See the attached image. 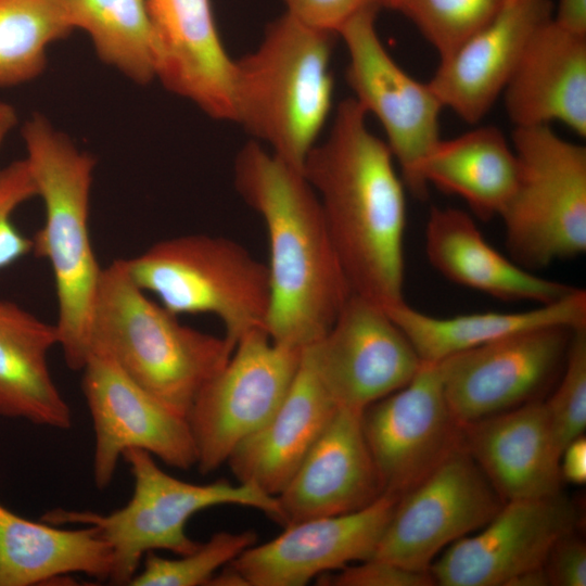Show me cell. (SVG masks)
Returning <instances> with one entry per match:
<instances>
[{
	"instance_id": "5",
	"label": "cell",
	"mask_w": 586,
	"mask_h": 586,
	"mask_svg": "<svg viewBox=\"0 0 586 586\" xmlns=\"http://www.w3.org/2000/svg\"><path fill=\"white\" fill-rule=\"evenodd\" d=\"M334 37L284 13L253 52L233 59V122L302 173L331 111Z\"/></svg>"
},
{
	"instance_id": "35",
	"label": "cell",
	"mask_w": 586,
	"mask_h": 586,
	"mask_svg": "<svg viewBox=\"0 0 586 586\" xmlns=\"http://www.w3.org/2000/svg\"><path fill=\"white\" fill-rule=\"evenodd\" d=\"M318 584L329 586H431L430 573L412 571L391 562L369 558L345 565L317 577Z\"/></svg>"
},
{
	"instance_id": "15",
	"label": "cell",
	"mask_w": 586,
	"mask_h": 586,
	"mask_svg": "<svg viewBox=\"0 0 586 586\" xmlns=\"http://www.w3.org/2000/svg\"><path fill=\"white\" fill-rule=\"evenodd\" d=\"M304 349L335 405L361 412L405 386L422 364L386 310L353 293L329 330Z\"/></svg>"
},
{
	"instance_id": "24",
	"label": "cell",
	"mask_w": 586,
	"mask_h": 586,
	"mask_svg": "<svg viewBox=\"0 0 586 586\" xmlns=\"http://www.w3.org/2000/svg\"><path fill=\"white\" fill-rule=\"evenodd\" d=\"M424 241L428 259L442 276L498 300L540 305L561 300L575 290L539 277L502 255L462 209L432 207Z\"/></svg>"
},
{
	"instance_id": "4",
	"label": "cell",
	"mask_w": 586,
	"mask_h": 586,
	"mask_svg": "<svg viewBox=\"0 0 586 586\" xmlns=\"http://www.w3.org/2000/svg\"><path fill=\"white\" fill-rule=\"evenodd\" d=\"M232 344L182 324L131 279L125 260L101 270L89 354L110 357L132 381L188 418L202 387L226 365Z\"/></svg>"
},
{
	"instance_id": "7",
	"label": "cell",
	"mask_w": 586,
	"mask_h": 586,
	"mask_svg": "<svg viewBox=\"0 0 586 586\" xmlns=\"http://www.w3.org/2000/svg\"><path fill=\"white\" fill-rule=\"evenodd\" d=\"M124 260L135 283L170 313L216 316L233 347L247 333L266 331L268 267L232 239L180 235Z\"/></svg>"
},
{
	"instance_id": "31",
	"label": "cell",
	"mask_w": 586,
	"mask_h": 586,
	"mask_svg": "<svg viewBox=\"0 0 586 586\" xmlns=\"http://www.w3.org/2000/svg\"><path fill=\"white\" fill-rule=\"evenodd\" d=\"M254 531L238 533L221 531L204 544L176 559L148 552L142 569L136 573L130 586H208L214 575L231 563L244 550L257 543Z\"/></svg>"
},
{
	"instance_id": "32",
	"label": "cell",
	"mask_w": 586,
	"mask_h": 586,
	"mask_svg": "<svg viewBox=\"0 0 586 586\" xmlns=\"http://www.w3.org/2000/svg\"><path fill=\"white\" fill-rule=\"evenodd\" d=\"M507 2L508 0H399L395 10L416 25L443 60L489 24Z\"/></svg>"
},
{
	"instance_id": "11",
	"label": "cell",
	"mask_w": 586,
	"mask_h": 586,
	"mask_svg": "<svg viewBox=\"0 0 586 586\" xmlns=\"http://www.w3.org/2000/svg\"><path fill=\"white\" fill-rule=\"evenodd\" d=\"M505 501L460 447L398 497L372 558L428 572L448 546L486 525Z\"/></svg>"
},
{
	"instance_id": "8",
	"label": "cell",
	"mask_w": 586,
	"mask_h": 586,
	"mask_svg": "<svg viewBox=\"0 0 586 586\" xmlns=\"http://www.w3.org/2000/svg\"><path fill=\"white\" fill-rule=\"evenodd\" d=\"M518 177L499 215L510 258L540 269L586 251V149L549 125L515 127Z\"/></svg>"
},
{
	"instance_id": "26",
	"label": "cell",
	"mask_w": 586,
	"mask_h": 586,
	"mask_svg": "<svg viewBox=\"0 0 586 586\" xmlns=\"http://www.w3.org/2000/svg\"><path fill=\"white\" fill-rule=\"evenodd\" d=\"M25 519L0 504V586H35L85 574L109 581L113 558L93 526Z\"/></svg>"
},
{
	"instance_id": "9",
	"label": "cell",
	"mask_w": 586,
	"mask_h": 586,
	"mask_svg": "<svg viewBox=\"0 0 586 586\" xmlns=\"http://www.w3.org/2000/svg\"><path fill=\"white\" fill-rule=\"evenodd\" d=\"M303 349L275 342L264 330L237 342L188 415L202 474L227 463L235 447L270 419L294 381Z\"/></svg>"
},
{
	"instance_id": "1",
	"label": "cell",
	"mask_w": 586,
	"mask_h": 586,
	"mask_svg": "<svg viewBox=\"0 0 586 586\" xmlns=\"http://www.w3.org/2000/svg\"><path fill=\"white\" fill-rule=\"evenodd\" d=\"M367 116L354 98L340 102L303 174L352 293L385 308L404 301L406 200L392 152L370 131Z\"/></svg>"
},
{
	"instance_id": "28",
	"label": "cell",
	"mask_w": 586,
	"mask_h": 586,
	"mask_svg": "<svg viewBox=\"0 0 586 586\" xmlns=\"http://www.w3.org/2000/svg\"><path fill=\"white\" fill-rule=\"evenodd\" d=\"M424 183L460 196L480 218L499 216L518 177L513 148L495 126L440 139L421 166Z\"/></svg>"
},
{
	"instance_id": "10",
	"label": "cell",
	"mask_w": 586,
	"mask_h": 586,
	"mask_svg": "<svg viewBox=\"0 0 586 586\" xmlns=\"http://www.w3.org/2000/svg\"><path fill=\"white\" fill-rule=\"evenodd\" d=\"M379 11L358 13L339 31L348 52L346 78L354 99L382 125L405 184L422 199L429 187L421 166L441 139L438 118L444 106L429 82L411 77L387 52L375 28Z\"/></svg>"
},
{
	"instance_id": "39",
	"label": "cell",
	"mask_w": 586,
	"mask_h": 586,
	"mask_svg": "<svg viewBox=\"0 0 586 586\" xmlns=\"http://www.w3.org/2000/svg\"><path fill=\"white\" fill-rule=\"evenodd\" d=\"M552 20L571 31L586 35V0H559Z\"/></svg>"
},
{
	"instance_id": "18",
	"label": "cell",
	"mask_w": 586,
	"mask_h": 586,
	"mask_svg": "<svg viewBox=\"0 0 586 586\" xmlns=\"http://www.w3.org/2000/svg\"><path fill=\"white\" fill-rule=\"evenodd\" d=\"M156 44V79L213 119L233 122V59L211 0H145Z\"/></svg>"
},
{
	"instance_id": "25",
	"label": "cell",
	"mask_w": 586,
	"mask_h": 586,
	"mask_svg": "<svg viewBox=\"0 0 586 586\" xmlns=\"http://www.w3.org/2000/svg\"><path fill=\"white\" fill-rule=\"evenodd\" d=\"M59 345L55 324L0 301V416L66 430L72 411L51 375L48 355Z\"/></svg>"
},
{
	"instance_id": "12",
	"label": "cell",
	"mask_w": 586,
	"mask_h": 586,
	"mask_svg": "<svg viewBox=\"0 0 586 586\" xmlns=\"http://www.w3.org/2000/svg\"><path fill=\"white\" fill-rule=\"evenodd\" d=\"M92 421V476L110 486L125 451L141 449L180 470L196 466L198 454L186 416L132 381L110 357L91 352L80 370Z\"/></svg>"
},
{
	"instance_id": "21",
	"label": "cell",
	"mask_w": 586,
	"mask_h": 586,
	"mask_svg": "<svg viewBox=\"0 0 586 586\" xmlns=\"http://www.w3.org/2000/svg\"><path fill=\"white\" fill-rule=\"evenodd\" d=\"M462 447L505 502L560 493V454L544 400L462 425Z\"/></svg>"
},
{
	"instance_id": "41",
	"label": "cell",
	"mask_w": 586,
	"mask_h": 586,
	"mask_svg": "<svg viewBox=\"0 0 586 586\" xmlns=\"http://www.w3.org/2000/svg\"><path fill=\"white\" fill-rule=\"evenodd\" d=\"M398 1L399 0H384V7L395 10L396 7H397Z\"/></svg>"
},
{
	"instance_id": "22",
	"label": "cell",
	"mask_w": 586,
	"mask_h": 586,
	"mask_svg": "<svg viewBox=\"0 0 586 586\" xmlns=\"http://www.w3.org/2000/svg\"><path fill=\"white\" fill-rule=\"evenodd\" d=\"M502 97L515 127L560 122L586 136V35L552 18L528 39Z\"/></svg>"
},
{
	"instance_id": "27",
	"label": "cell",
	"mask_w": 586,
	"mask_h": 586,
	"mask_svg": "<svg viewBox=\"0 0 586 586\" xmlns=\"http://www.w3.org/2000/svg\"><path fill=\"white\" fill-rule=\"evenodd\" d=\"M425 362H438L457 353L546 326H586V292L575 288L566 296L535 308L434 317L405 301L384 308Z\"/></svg>"
},
{
	"instance_id": "29",
	"label": "cell",
	"mask_w": 586,
	"mask_h": 586,
	"mask_svg": "<svg viewBox=\"0 0 586 586\" xmlns=\"http://www.w3.org/2000/svg\"><path fill=\"white\" fill-rule=\"evenodd\" d=\"M98 58L138 85L156 79V44L145 0H63Z\"/></svg>"
},
{
	"instance_id": "38",
	"label": "cell",
	"mask_w": 586,
	"mask_h": 586,
	"mask_svg": "<svg viewBox=\"0 0 586 586\" xmlns=\"http://www.w3.org/2000/svg\"><path fill=\"white\" fill-rule=\"evenodd\" d=\"M561 480L582 485L586 482V440L581 435L562 450L559 462Z\"/></svg>"
},
{
	"instance_id": "33",
	"label": "cell",
	"mask_w": 586,
	"mask_h": 586,
	"mask_svg": "<svg viewBox=\"0 0 586 586\" xmlns=\"http://www.w3.org/2000/svg\"><path fill=\"white\" fill-rule=\"evenodd\" d=\"M556 447L563 448L586 428V326L574 329L560 382L545 402Z\"/></svg>"
},
{
	"instance_id": "3",
	"label": "cell",
	"mask_w": 586,
	"mask_h": 586,
	"mask_svg": "<svg viewBox=\"0 0 586 586\" xmlns=\"http://www.w3.org/2000/svg\"><path fill=\"white\" fill-rule=\"evenodd\" d=\"M21 132L37 196L44 205V222L33 239V252L50 263L59 346L67 367L80 371L89 356L91 314L102 270L89 231L95 160L41 114L28 118Z\"/></svg>"
},
{
	"instance_id": "30",
	"label": "cell",
	"mask_w": 586,
	"mask_h": 586,
	"mask_svg": "<svg viewBox=\"0 0 586 586\" xmlns=\"http://www.w3.org/2000/svg\"><path fill=\"white\" fill-rule=\"evenodd\" d=\"M73 30L63 0H0V87L40 76L49 46Z\"/></svg>"
},
{
	"instance_id": "13",
	"label": "cell",
	"mask_w": 586,
	"mask_h": 586,
	"mask_svg": "<svg viewBox=\"0 0 586 586\" xmlns=\"http://www.w3.org/2000/svg\"><path fill=\"white\" fill-rule=\"evenodd\" d=\"M361 426L383 493L397 496L462 447L438 362L422 361L405 386L368 406Z\"/></svg>"
},
{
	"instance_id": "17",
	"label": "cell",
	"mask_w": 586,
	"mask_h": 586,
	"mask_svg": "<svg viewBox=\"0 0 586 586\" xmlns=\"http://www.w3.org/2000/svg\"><path fill=\"white\" fill-rule=\"evenodd\" d=\"M384 493L366 508L290 523L229 565L245 586H304L313 578L372 558L398 500Z\"/></svg>"
},
{
	"instance_id": "34",
	"label": "cell",
	"mask_w": 586,
	"mask_h": 586,
	"mask_svg": "<svg viewBox=\"0 0 586 586\" xmlns=\"http://www.w3.org/2000/svg\"><path fill=\"white\" fill-rule=\"evenodd\" d=\"M35 196L37 188L25 158L0 169V269L33 251V239L20 232L11 217L21 204Z\"/></svg>"
},
{
	"instance_id": "23",
	"label": "cell",
	"mask_w": 586,
	"mask_h": 586,
	"mask_svg": "<svg viewBox=\"0 0 586 586\" xmlns=\"http://www.w3.org/2000/svg\"><path fill=\"white\" fill-rule=\"evenodd\" d=\"M336 408L303 349L297 373L281 405L227 461L238 482L277 497Z\"/></svg>"
},
{
	"instance_id": "37",
	"label": "cell",
	"mask_w": 586,
	"mask_h": 586,
	"mask_svg": "<svg viewBox=\"0 0 586 586\" xmlns=\"http://www.w3.org/2000/svg\"><path fill=\"white\" fill-rule=\"evenodd\" d=\"M549 585H586V546L574 531L560 537L544 563Z\"/></svg>"
},
{
	"instance_id": "19",
	"label": "cell",
	"mask_w": 586,
	"mask_h": 586,
	"mask_svg": "<svg viewBox=\"0 0 586 586\" xmlns=\"http://www.w3.org/2000/svg\"><path fill=\"white\" fill-rule=\"evenodd\" d=\"M361 413L336 408L277 496L284 526L306 519L355 512L384 494L364 435Z\"/></svg>"
},
{
	"instance_id": "6",
	"label": "cell",
	"mask_w": 586,
	"mask_h": 586,
	"mask_svg": "<svg viewBox=\"0 0 586 586\" xmlns=\"http://www.w3.org/2000/svg\"><path fill=\"white\" fill-rule=\"evenodd\" d=\"M123 460L133 480L131 497L124 507L106 514L53 509L41 517L53 525L95 527L111 548L109 582L113 584L128 585L148 552L166 550L181 556L193 551L200 543L188 536L186 525L204 509L222 505L254 508L284 525L278 498L253 484L184 482L165 472L151 454L141 449L125 451Z\"/></svg>"
},
{
	"instance_id": "14",
	"label": "cell",
	"mask_w": 586,
	"mask_h": 586,
	"mask_svg": "<svg viewBox=\"0 0 586 586\" xmlns=\"http://www.w3.org/2000/svg\"><path fill=\"white\" fill-rule=\"evenodd\" d=\"M574 329L539 327L438 361L456 420L466 425L537 399L563 367Z\"/></svg>"
},
{
	"instance_id": "40",
	"label": "cell",
	"mask_w": 586,
	"mask_h": 586,
	"mask_svg": "<svg viewBox=\"0 0 586 586\" xmlns=\"http://www.w3.org/2000/svg\"><path fill=\"white\" fill-rule=\"evenodd\" d=\"M17 124L15 107L4 101H0V146L9 132Z\"/></svg>"
},
{
	"instance_id": "16",
	"label": "cell",
	"mask_w": 586,
	"mask_h": 586,
	"mask_svg": "<svg viewBox=\"0 0 586 586\" xmlns=\"http://www.w3.org/2000/svg\"><path fill=\"white\" fill-rule=\"evenodd\" d=\"M576 524L575 506L560 493L506 501L486 525L448 546L429 571L441 586H510L544 568L552 545Z\"/></svg>"
},
{
	"instance_id": "20",
	"label": "cell",
	"mask_w": 586,
	"mask_h": 586,
	"mask_svg": "<svg viewBox=\"0 0 586 586\" xmlns=\"http://www.w3.org/2000/svg\"><path fill=\"white\" fill-rule=\"evenodd\" d=\"M550 0H508L499 14L441 63L429 81L444 109L470 124L502 94L533 33L552 18Z\"/></svg>"
},
{
	"instance_id": "2",
	"label": "cell",
	"mask_w": 586,
	"mask_h": 586,
	"mask_svg": "<svg viewBox=\"0 0 586 586\" xmlns=\"http://www.w3.org/2000/svg\"><path fill=\"white\" fill-rule=\"evenodd\" d=\"M233 177L268 238L266 332L277 343L305 348L329 330L352 295L317 194L301 170L254 140L237 154Z\"/></svg>"
},
{
	"instance_id": "36",
	"label": "cell",
	"mask_w": 586,
	"mask_h": 586,
	"mask_svg": "<svg viewBox=\"0 0 586 586\" xmlns=\"http://www.w3.org/2000/svg\"><path fill=\"white\" fill-rule=\"evenodd\" d=\"M285 13L319 31L339 35L355 15L367 9L384 8V0H283Z\"/></svg>"
}]
</instances>
